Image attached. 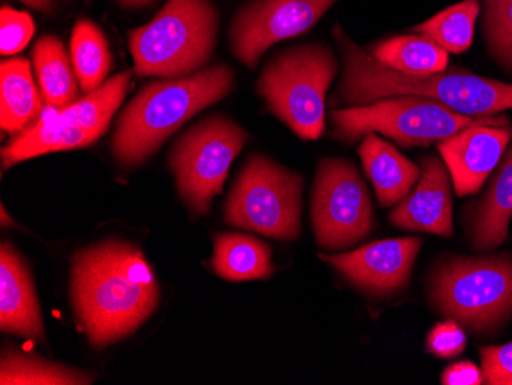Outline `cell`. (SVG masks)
<instances>
[{"mask_svg":"<svg viewBox=\"0 0 512 385\" xmlns=\"http://www.w3.org/2000/svg\"><path fill=\"white\" fill-rule=\"evenodd\" d=\"M71 300L80 329L100 349L148 320L160 303V287L137 246L106 240L74 255Z\"/></svg>","mask_w":512,"mask_h":385,"instance_id":"6da1fadb","label":"cell"},{"mask_svg":"<svg viewBox=\"0 0 512 385\" xmlns=\"http://www.w3.org/2000/svg\"><path fill=\"white\" fill-rule=\"evenodd\" d=\"M342 54L336 102L362 106L387 97L421 96L468 117H491L512 109V85L451 68L431 76H405L385 68L362 50L339 25L333 30Z\"/></svg>","mask_w":512,"mask_h":385,"instance_id":"7a4b0ae2","label":"cell"},{"mask_svg":"<svg viewBox=\"0 0 512 385\" xmlns=\"http://www.w3.org/2000/svg\"><path fill=\"white\" fill-rule=\"evenodd\" d=\"M234 85V71L227 65L149 83L117 120L111 145L115 160L126 168L142 165L184 123L229 96Z\"/></svg>","mask_w":512,"mask_h":385,"instance_id":"3957f363","label":"cell"},{"mask_svg":"<svg viewBox=\"0 0 512 385\" xmlns=\"http://www.w3.org/2000/svg\"><path fill=\"white\" fill-rule=\"evenodd\" d=\"M218 28L212 0H168L149 24L129 31L134 73L158 79L201 73L214 56Z\"/></svg>","mask_w":512,"mask_h":385,"instance_id":"277c9868","label":"cell"},{"mask_svg":"<svg viewBox=\"0 0 512 385\" xmlns=\"http://www.w3.org/2000/svg\"><path fill=\"white\" fill-rule=\"evenodd\" d=\"M431 306L477 336L499 332L512 320V255L454 257L434 269Z\"/></svg>","mask_w":512,"mask_h":385,"instance_id":"5b68a950","label":"cell"},{"mask_svg":"<svg viewBox=\"0 0 512 385\" xmlns=\"http://www.w3.org/2000/svg\"><path fill=\"white\" fill-rule=\"evenodd\" d=\"M338 74V60L322 43L276 54L256 82V91L276 119L301 140L321 139L325 97Z\"/></svg>","mask_w":512,"mask_h":385,"instance_id":"8992f818","label":"cell"},{"mask_svg":"<svg viewBox=\"0 0 512 385\" xmlns=\"http://www.w3.org/2000/svg\"><path fill=\"white\" fill-rule=\"evenodd\" d=\"M333 135L355 142L370 132L388 137L401 146H430L468 126L488 122L490 117H468L437 100L421 96H396L370 105L333 111Z\"/></svg>","mask_w":512,"mask_h":385,"instance_id":"52a82bcc","label":"cell"},{"mask_svg":"<svg viewBox=\"0 0 512 385\" xmlns=\"http://www.w3.org/2000/svg\"><path fill=\"white\" fill-rule=\"evenodd\" d=\"M301 194V175L252 154L227 197L224 220L276 240H296L301 234Z\"/></svg>","mask_w":512,"mask_h":385,"instance_id":"ba28073f","label":"cell"},{"mask_svg":"<svg viewBox=\"0 0 512 385\" xmlns=\"http://www.w3.org/2000/svg\"><path fill=\"white\" fill-rule=\"evenodd\" d=\"M247 132L226 116L201 120L172 146L169 168L177 189L192 214L211 211L214 197L223 191L230 166L243 151Z\"/></svg>","mask_w":512,"mask_h":385,"instance_id":"9c48e42d","label":"cell"},{"mask_svg":"<svg viewBox=\"0 0 512 385\" xmlns=\"http://www.w3.org/2000/svg\"><path fill=\"white\" fill-rule=\"evenodd\" d=\"M316 241L325 251L355 246L373 231V205L355 165L344 158H324L312 194Z\"/></svg>","mask_w":512,"mask_h":385,"instance_id":"30bf717a","label":"cell"},{"mask_svg":"<svg viewBox=\"0 0 512 385\" xmlns=\"http://www.w3.org/2000/svg\"><path fill=\"white\" fill-rule=\"evenodd\" d=\"M336 0H250L230 25L232 53L253 70L275 43L307 33Z\"/></svg>","mask_w":512,"mask_h":385,"instance_id":"8fae6325","label":"cell"},{"mask_svg":"<svg viewBox=\"0 0 512 385\" xmlns=\"http://www.w3.org/2000/svg\"><path fill=\"white\" fill-rule=\"evenodd\" d=\"M421 247V238H390L359 247L348 254L319 257L361 292L371 297H391L410 283Z\"/></svg>","mask_w":512,"mask_h":385,"instance_id":"7c38bea8","label":"cell"},{"mask_svg":"<svg viewBox=\"0 0 512 385\" xmlns=\"http://www.w3.org/2000/svg\"><path fill=\"white\" fill-rule=\"evenodd\" d=\"M502 119L468 126L437 145L459 197L474 195L496 171L512 139Z\"/></svg>","mask_w":512,"mask_h":385,"instance_id":"4fadbf2b","label":"cell"},{"mask_svg":"<svg viewBox=\"0 0 512 385\" xmlns=\"http://www.w3.org/2000/svg\"><path fill=\"white\" fill-rule=\"evenodd\" d=\"M396 228L453 237V192L450 171L439 158H422L416 188L390 214Z\"/></svg>","mask_w":512,"mask_h":385,"instance_id":"5bb4252c","label":"cell"},{"mask_svg":"<svg viewBox=\"0 0 512 385\" xmlns=\"http://www.w3.org/2000/svg\"><path fill=\"white\" fill-rule=\"evenodd\" d=\"M0 329L46 343L33 277L25 258L8 241L0 247Z\"/></svg>","mask_w":512,"mask_h":385,"instance_id":"9a60e30c","label":"cell"},{"mask_svg":"<svg viewBox=\"0 0 512 385\" xmlns=\"http://www.w3.org/2000/svg\"><path fill=\"white\" fill-rule=\"evenodd\" d=\"M358 152L365 174L375 186L379 203L385 208L399 205L421 177V168L376 132L364 135Z\"/></svg>","mask_w":512,"mask_h":385,"instance_id":"2e32d148","label":"cell"},{"mask_svg":"<svg viewBox=\"0 0 512 385\" xmlns=\"http://www.w3.org/2000/svg\"><path fill=\"white\" fill-rule=\"evenodd\" d=\"M512 218V146L494 171L493 180L470 220L471 246L490 252L502 246Z\"/></svg>","mask_w":512,"mask_h":385,"instance_id":"e0dca14e","label":"cell"},{"mask_svg":"<svg viewBox=\"0 0 512 385\" xmlns=\"http://www.w3.org/2000/svg\"><path fill=\"white\" fill-rule=\"evenodd\" d=\"M97 140L100 137L86 129L56 122L43 109L36 122L14 135V139L2 149V168L10 169L17 163L51 152L88 148Z\"/></svg>","mask_w":512,"mask_h":385,"instance_id":"ac0fdd59","label":"cell"},{"mask_svg":"<svg viewBox=\"0 0 512 385\" xmlns=\"http://www.w3.org/2000/svg\"><path fill=\"white\" fill-rule=\"evenodd\" d=\"M42 93L37 91L27 59L4 60L0 65V125L2 131L17 135L42 114Z\"/></svg>","mask_w":512,"mask_h":385,"instance_id":"d6986e66","label":"cell"},{"mask_svg":"<svg viewBox=\"0 0 512 385\" xmlns=\"http://www.w3.org/2000/svg\"><path fill=\"white\" fill-rule=\"evenodd\" d=\"M31 57L46 105L63 109L79 100L80 85L73 59L69 57L59 37L51 34L40 37Z\"/></svg>","mask_w":512,"mask_h":385,"instance_id":"ffe728a7","label":"cell"},{"mask_svg":"<svg viewBox=\"0 0 512 385\" xmlns=\"http://www.w3.org/2000/svg\"><path fill=\"white\" fill-rule=\"evenodd\" d=\"M211 266L218 277L234 283L267 280L275 272L270 247L243 234L215 235Z\"/></svg>","mask_w":512,"mask_h":385,"instance_id":"44dd1931","label":"cell"},{"mask_svg":"<svg viewBox=\"0 0 512 385\" xmlns=\"http://www.w3.org/2000/svg\"><path fill=\"white\" fill-rule=\"evenodd\" d=\"M134 74V71L117 74L99 88L94 89L92 93L86 94L83 99L77 100L73 105L63 109L48 106L45 111L56 122L77 126V128L86 129V131L96 134L97 137H103L108 131L112 116L125 100Z\"/></svg>","mask_w":512,"mask_h":385,"instance_id":"7402d4cb","label":"cell"},{"mask_svg":"<svg viewBox=\"0 0 512 385\" xmlns=\"http://www.w3.org/2000/svg\"><path fill=\"white\" fill-rule=\"evenodd\" d=\"M370 56L385 68L405 76H431L447 70L450 53L427 36H398L370 48Z\"/></svg>","mask_w":512,"mask_h":385,"instance_id":"603a6c76","label":"cell"},{"mask_svg":"<svg viewBox=\"0 0 512 385\" xmlns=\"http://www.w3.org/2000/svg\"><path fill=\"white\" fill-rule=\"evenodd\" d=\"M94 376L71 367L46 361L33 353L7 347L0 361L2 385H88Z\"/></svg>","mask_w":512,"mask_h":385,"instance_id":"cb8c5ba5","label":"cell"},{"mask_svg":"<svg viewBox=\"0 0 512 385\" xmlns=\"http://www.w3.org/2000/svg\"><path fill=\"white\" fill-rule=\"evenodd\" d=\"M71 59L83 93H92L105 83L112 68V56L99 25L88 19H80L74 25Z\"/></svg>","mask_w":512,"mask_h":385,"instance_id":"d4e9b609","label":"cell"},{"mask_svg":"<svg viewBox=\"0 0 512 385\" xmlns=\"http://www.w3.org/2000/svg\"><path fill=\"white\" fill-rule=\"evenodd\" d=\"M480 14L479 0H463L424 24L414 27L413 33L427 36L448 53L462 54L471 47L474 28Z\"/></svg>","mask_w":512,"mask_h":385,"instance_id":"484cf974","label":"cell"},{"mask_svg":"<svg viewBox=\"0 0 512 385\" xmlns=\"http://www.w3.org/2000/svg\"><path fill=\"white\" fill-rule=\"evenodd\" d=\"M483 37L497 65L512 74V0H483Z\"/></svg>","mask_w":512,"mask_h":385,"instance_id":"4316f807","label":"cell"},{"mask_svg":"<svg viewBox=\"0 0 512 385\" xmlns=\"http://www.w3.org/2000/svg\"><path fill=\"white\" fill-rule=\"evenodd\" d=\"M36 31L33 17L4 5L0 11V51L2 56H13L27 47Z\"/></svg>","mask_w":512,"mask_h":385,"instance_id":"83f0119b","label":"cell"},{"mask_svg":"<svg viewBox=\"0 0 512 385\" xmlns=\"http://www.w3.org/2000/svg\"><path fill=\"white\" fill-rule=\"evenodd\" d=\"M467 349V330L457 321L437 323L428 332L425 350L440 359H454Z\"/></svg>","mask_w":512,"mask_h":385,"instance_id":"f1b7e54d","label":"cell"},{"mask_svg":"<svg viewBox=\"0 0 512 385\" xmlns=\"http://www.w3.org/2000/svg\"><path fill=\"white\" fill-rule=\"evenodd\" d=\"M482 373L488 385H512V341L480 349Z\"/></svg>","mask_w":512,"mask_h":385,"instance_id":"f546056e","label":"cell"},{"mask_svg":"<svg viewBox=\"0 0 512 385\" xmlns=\"http://www.w3.org/2000/svg\"><path fill=\"white\" fill-rule=\"evenodd\" d=\"M440 382L444 385H482L485 378L482 369L474 362L460 361L444 370Z\"/></svg>","mask_w":512,"mask_h":385,"instance_id":"4dcf8cb0","label":"cell"},{"mask_svg":"<svg viewBox=\"0 0 512 385\" xmlns=\"http://www.w3.org/2000/svg\"><path fill=\"white\" fill-rule=\"evenodd\" d=\"M23 4L40 11V13H51L53 11L54 0H20Z\"/></svg>","mask_w":512,"mask_h":385,"instance_id":"1f68e13d","label":"cell"},{"mask_svg":"<svg viewBox=\"0 0 512 385\" xmlns=\"http://www.w3.org/2000/svg\"><path fill=\"white\" fill-rule=\"evenodd\" d=\"M123 8H145L151 5L154 0H115Z\"/></svg>","mask_w":512,"mask_h":385,"instance_id":"d6a6232c","label":"cell"},{"mask_svg":"<svg viewBox=\"0 0 512 385\" xmlns=\"http://www.w3.org/2000/svg\"><path fill=\"white\" fill-rule=\"evenodd\" d=\"M2 224H4V226L8 224L7 211H5L4 206H2Z\"/></svg>","mask_w":512,"mask_h":385,"instance_id":"836d02e7","label":"cell"}]
</instances>
